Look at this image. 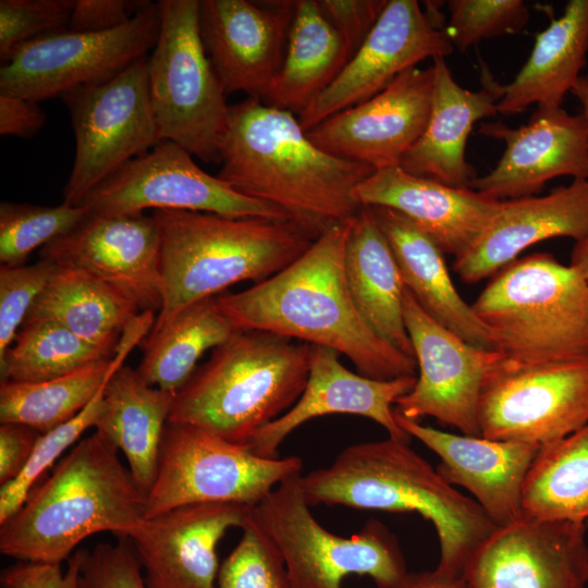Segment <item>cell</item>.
<instances>
[{
    "mask_svg": "<svg viewBox=\"0 0 588 588\" xmlns=\"http://www.w3.org/2000/svg\"><path fill=\"white\" fill-rule=\"evenodd\" d=\"M154 313L138 314L125 328L115 354L68 375L39 381L0 383V422H19L47 433L78 415L151 331Z\"/></svg>",
    "mask_w": 588,
    "mask_h": 588,
    "instance_id": "31",
    "label": "cell"
},
{
    "mask_svg": "<svg viewBox=\"0 0 588 588\" xmlns=\"http://www.w3.org/2000/svg\"><path fill=\"white\" fill-rule=\"evenodd\" d=\"M587 526L522 516L498 527L469 562L467 588H586Z\"/></svg>",
    "mask_w": 588,
    "mask_h": 588,
    "instance_id": "18",
    "label": "cell"
},
{
    "mask_svg": "<svg viewBox=\"0 0 588 588\" xmlns=\"http://www.w3.org/2000/svg\"><path fill=\"white\" fill-rule=\"evenodd\" d=\"M39 256L57 267L85 272L140 313L161 308L160 236L152 215L110 216L89 209Z\"/></svg>",
    "mask_w": 588,
    "mask_h": 588,
    "instance_id": "16",
    "label": "cell"
},
{
    "mask_svg": "<svg viewBox=\"0 0 588 588\" xmlns=\"http://www.w3.org/2000/svg\"><path fill=\"white\" fill-rule=\"evenodd\" d=\"M433 66L412 68L384 89L306 131L327 152L360 162L375 171L397 167L429 120Z\"/></svg>",
    "mask_w": 588,
    "mask_h": 588,
    "instance_id": "19",
    "label": "cell"
},
{
    "mask_svg": "<svg viewBox=\"0 0 588 588\" xmlns=\"http://www.w3.org/2000/svg\"><path fill=\"white\" fill-rule=\"evenodd\" d=\"M302 468L298 456L264 457L197 426L168 421L145 518L195 503L253 507Z\"/></svg>",
    "mask_w": 588,
    "mask_h": 588,
    "instance_id": "10",
    "label": "cell"
},
{
    "mask_svg": "<svg viewBox=\"0 0 588 588\" xmlns=\"http://www.w3.org/2000/svg\"><path fill=\"white\" fill-rule=\"evenodd\" d=\"M56 268L44 259L32 266L0 267V357L13 343Z\"/></svg>",
    "mask_w": 588,
    "mask_h": 588,
    "instance_id": "43",
    "label": "cell"
},
{
    "mask_svg": "<svg viewBox=\"0 0 588 588\" xmlns=\"http://www.w3.org/2000/svg\"><path fill=\"white\" fill-rule=\"evenodd\" d=\"M479 133L505 143L497 166L469 188L494 200L536 196L560 175L588 179V123L583 113L538 107L526 124L483 123Z\"/></svg>",
    "mask_w": 588,
    "mask_h": 588,
    "instance_id": "21",
    "label": "cell"
},
{
    "mask_svg": "<svg viewBox=\"0 0 588 588\" xmlns=\"http://www.w3.org/2000/svg\"><path fill=\"white\" fill-rule=\"evenodd\" d=\"M406 588H467L465 578L453 577L434 569L411 574Z\"/></svg>",
    "mask_w": 588,
    "mask_h": 588,
    "instance_id": "50",
    "label": "cell"
},
{
    "mask_svg": "<svg viewBox=\"0 0 588 588\" xmlns=\"http://www.w3.org/2000/svg\"><path fill=\"white\" fill-rule=\"evenodd\" d=\"M95 431L77 442L24 504L0 524V552L26 562L61 564L87 537H128L145 518L146 494Z\"/></svg>",
    "mask_w": 588,
    "mask_h": 588,
    "instance_id": "4",
    "label": "cell"
},
{
    "mask_svg": "<svg viewBox=\"0 0 588 588\" xmlns=\"http://www.w3.org/2000/svg\"><path fill=\"white\" fill-rule=\"evenodd\" d=\"M66 327L49 319L25 321L0 357L1 381L39 382L112 358Z\"/></svg>",
    "mask_w": 588,
    "mask_h": 588,
    "instance_id": "37",
    "label": "cell"
},
{
    "mask_svg": "<svg viewBox=\"0 0 588 588\" xmlns=\"http://www.w3.org/2000/svg\"><path fill=\"white\" fill-rule=\"evenodd\" d=\"M405 327L418 375L414 388L401 396L394 411L418 420L432 417L468 436H479L477 407L487 372L502 356L471 345L431 318L405 289Z\"/></svg>",
    "mask_w": 588,
    "mask_h": 588,
    "instance_id": "15",
    "label": "cell"
},
{
    "mask_svg": "<svg viewBox=\"0 0 588 588\" xmlns=\"http://www.w3.org/2000/svg\"><path fill=\"white\" fill-rule=\"evenodd\" d=\"M317 2L352 58L377 24L388 0H317Z\"/></svg>",
    "mask_w": 588,
    "mask_h": 588,
    "instance_id": "45",
    "label": "cell"
},
{
    "mask_svg": "<svg viewBox=\"0 0 588 588\" xmlns=\"http://www.w3.org/2000/svg\"><path fill=\"white\" fill-rule=\"evenodd\" d=\"M174 397L175 393L148 384L137 369L124 365L105 387L95 429L123 452L134 481L146 495L157 476Z\"/></svg>",
    "mask_w": 588,
    "mask_h": 588,
    "instance_id": "30",
    "label": "cell"
},
{
    "mask_svg": "<svg viewBox=\"0 0 588 588\" xmlns=\"http://www.w3.org/2000/svg\"><path fill=\"white\" fill-rule=\"evenodd\" d=\"M138 314L136 306L85 272L57 267L25 321L59 322L86 342L115 354L125 328Z\"/></svg>",
    "mask_w": 588,
    "mask_h": 588,
    "instance_id": "34",
    "label": "cell"
},
{
    "mask_svg": "<svg viewBox=\"0 0 588 588\" xmlns=\"http://www.w3.org/2000/svg\"><path fill=\"white\" fill-rule=\"evenodd\" d=\"M160 236L162 305L150 332L242 281L262 282L315 241L290 220L154 210Z\"/></svg>",
    "mask_w": 588,
    "mask_h": 588,
    "instance_id": "5",
    "label": "cell"
},
{
    "mask_svg": "<svg viewBox=\"0 0 588 588\" xmlns=\"http://www.w3.org/2000/svg\"><path fill=\"white\" fill-rule=\"evenodd\" d=\"M81 205L110 216L154 209L290 220L279 208L245 196L218 175H210L195 163L188 151L170 140H160L149 151L126 162L96 186Z\"/></svg>",
    "mask_w": 588,
    "mask_h": 588,
    "instance_id": "14",
    "label": "cell"
},
{
    "mask_svg": "<svg viewBox=\"0 0 588 588\" xmlns=\"http://www.w3.org/2000/svg\"><path fill=\"white\" fill-rule=\"evenodd\" d=\"M395 414L405 432L439 456L440 476L466 489L497 527L523 516L524 482L541 446L449 433Z\"/></svg>",
    "mask_w": 588,
    "mask_h": 588,
    "instance_id": "24",
    "label": "cell"
},
{
    "mask_svg": "<svg viewBox=\"0 0 588 588\" xmlns=\"http://www.w3.org/2000/svg\"><path fill=\"white\" fill-rule=\"evenodd\" d=\"M133 7L125 0H75L68 29L78 33L115 29L135 15L138 10L133 11Z\"/></svg>",
    "mask_w": 588,
    "mask_h": 588,
    "instance_id": "47",
    "label": "cell"
},
{
    "mask_svg": "<svg viewBox=\"0 0 588 588\" xmlns=\"http://www.w3.org/2000/svg\"><path fill=\"white\" fill-rule=\"evenodd\" d=\"M522 511L588 527V424L540 448L524 482Z\"/></svg>",
    "mask_w": 588,
    "mask_h": 588,
    "instance_id": "36",
    "label": "cell"
},
{
    "mask_svg": "<svg viewBox=\"0 0 588 588\" xmlns=\"http://www.w3.org/2000/svg\"><path fill=\"white\" fill-rule=\"evenodd\" d=\"M46 123V114L37 101L0 94V134L30 138Z\"/></svg>",
    "mask_w": 588,
    "mask_h": 588,
    "instance_id": "49",
    "label": "cell"
},
{
    "mask_svg": "<svg viewBox=\"0 0 588 588\" xmlns=\"http://www.w3.org/2000/svg\"><path fill=\"white\" fill-rule=\"evenodd\" d=\"M252 506L195 503L144 518L128 536L149 588H216L217 546Z\"/></svg>",
    "mask_w": 588,
    "mask_h": 588,
    "instance_id": "22",
    "label": "cell"
},
{
    "mask_svg": "<svg viewBox=\"0 0 588 588\" xmlns=\"http://www.w3.org/2000/svg\"><path fill=\"white\" fill-rule=\"evenodd\" d=\"M571 93L578 98L583 106V114L588 123V75H580Z\"/></svg>",
    "mask_w": 588,
    "mask_h": 588,
    "instance_id": "52",
    "label": "cell"
},
{
    "mask_svg": "<svg viewBox=\"0 0 588 588\" xmlns=\"http://www.w3.org/2000/svg\"><path fill=\"white\" fill-rule=\"evenodd\" d=\"M42 433L19 422L0 425V486L14 480L29 461Z\"/></svg>",
    "mask_w": 588,
    "mask_h": 588,
    "instance_id": "48",
    "label": "cell"
},
{
    "mask_svg": "<svg viewBox=\"0 0 588 588\" xmlns=\"http://www.w3.org/2000/svg\"><path fill=\"white\" fill-rule=\"evenodd\" d=\"M75 0H1L0 59L4 64L23 44L69 24Z\"/></svg>",
    "mask_w": 588,
    "mask_h": 588,
    "instance_id": "42",
    "label": "cell"
},
{
    "mask_svg": "<svg viewBox=\"0 0 588 588\" xmlns=\"http://www.w3.org/2000/svg\"><path fill=\"white\" fill-rule=\"evenodd\" d=\"M344 269L357 309L382 340L415 358L403 316L404 282L390 244L370 209L351 221Z\"/></svg>",
    "mask_w": 588,
    "mask_h": 588,
    "instance_id": "29",
    "label": "cell"
},
{
    "mask_svg": "<svg viewBox=\"0 0 588 588\" xmlns=\"http://www.w3.org/2000/svg\"><path fill=\"white\" fill-rule=\"evenodd\" d=\"M75 135V157L63 203L81 205L102 181L161 139L151 107L148 58L112 78L61 96Z\"/></svg>",
    "mask_w": 588,
    "mask_h": 588,
    "instance_id": "11",
    "label": "cell"
},
{
    "mask_svg": "<svg viewBox=\"0 0 588 588\" xmlns=\"http://www.w3.org/2000/svg\"><path fill=\"white\" fill-rule=\"evenodd\" d=\"M569 265L576 268L588 283V237L575 243Z\"/></svg>",
    "mask_w": 588,
    "mask_h": 588,
    "instance_id": "51",
    "label": "cell"
},
{
    "mask_svg": "<svg viewBox=\"0 0 588 588\" xmlns=\"http://www.w3.org/2000/svg\"><path fill=\"white\" fill-rule=\"evenodd\" d=\"M105 387L106 384L78 415L41 434L24 469L14 480L1 486L0 524L24 504L39 478L60 455L74 444L88 428L95 427L103 407Z\"/></svg>",
    "mask_w": 588,
    "mask_h": 588,
    "instance_id": "39",
    "label": "cell"
},
{
    "mask_svg": "<svg viewBox=\"0 0 588 588\" xmlns=\"http://www.w3.org/2000/svg\"><path fill=\"white\" fill-rule=\"evenodd\" d=\"M299 481L310 506L419 514L439 538L437 569L453 577L464 578L476 551L498 528L408 442L391 437L352 444L328 466L301 475Z\"/></svg>",
    "mask_w": 588,
    "mask_h": 588,
    "instance_id": "3",
    "label": "cell"
},
{
    "mask_svg": "<svg viewBox=\"0 0 588 588\" xmlns=\"http://www.w3.org/2000/svg\"><path fill=\"white\" fill-rule=\"evenodd\" d=\"M479 436L547 445L588 424V360L514 364L487 372L477 407Z\"/></svg>",
    "mask_w": 588,
    "mask_h": 588,
    "instance_id": "13",
    "label": "cell"
},
{
    "mask_svg": "<svg viewBox=\"0 0 588 588\" xmlns=\"http://www.w3.org/2000/svg\"><path fill=\"white\" fill-rule=\"evenodd\" d=\"M79 559L75 552L65 573L60 564L26 562L4 568L1 588H78Z\"/></svg>",
    "mask_w": 588,
    "mask_h": 588,
    "instance_id": "46",
    "label": "cell"
},
{
    "mask_svg": "<svg viewBox=\"0 0 588 588\" xmlns=\"http://www.w3.org/2000/svg\"><path fill=\"white\" fill-rule=\"evenodd\" d=\"M313 345L260 330H238L213 348L176 392L168 421L248 444L302 395Z\"/></svg>",
    "mask_w": 588,
    "mask_h": 588,
    "instance_id": "6",
    "label": "cell"
},
{
    "mask_svg": "<svg viewBox=\"0 0 588 588\" xmlns=\"http://www.w3.org/2000/svg\"><path fill=\"white\" fill-rule=\"evenodd\" d=\"M587 51L588 0H571L563 14L537 34L526 63L502 86L498 113H520L531 105L560 108L580 76Z\"/></svg>",
    "mask_w": 588,
    "mask_h": 588,
    "instance_id": "32",
    "label": "cell"
},
{
    "mask_svg": "<svg viewBox=\"0 0 588 588\" xmlns=\"http://www.w3.org/2000/svg\"><path fill=\"white\" fill-rule=\"evenodd\" d=\"M350 58L317 0H298L282 66L260 100L298 115L334 82Z\"/></svg>",
    "mask_w": 588,
    "mask_h": 588,
    "instance_id": "33",
    "label": "cell"
},
{
    "mask_svg": "<svg viewBox=\"0 0 588 588\" xmlns=\"http://www.w3.org/2000/svg\"><path fill=\"white\" fill-rule=\"evenodd\" d=\"M160 29L156 4H145L124 25L102 33L68 28L20 46L0 69V94L34 101L106 82L154 48Z\"/></svg>",
    "mask_w": 588,
    "mask_h": 588,
    "instance_id": "12",
    "label": "cell"
},
{
    "mask_svg": "<svg viewBox=\"0 0 588 588\" xmlns=\"http://www.w3.org/2000/svg\"><path fill=\"white\" fill-rule=\"evenodd\" d=\"M157 8L160 29L148 83L159 137L220 163L230 106L201 39L199 0H160Z\"/></svg>",
    "mask_w": 588,
    "mask_h": 588,
    "instance_id": "9",
    "label": "cell"
},
{
    "mask_svg": "<svg viewBox=\"0 0 588 588\" xmlns=\"http://www.w3.org/2000/svg\"><path fill=\"white\" fill-rule=\"evenodd\" d=\"M444 32L454 48L465 51L483 39L522 30L530 12L522 0H450Z\"/></svg>",
    "mask_w": 588,
    "mask_h": 588,
    "instance_id": "41",
    "label": "cell"
},
{
    "mask_svg": "<svg viewBox=\"0 0 588 588\" xmlns=\"http://www.w3.org/2000/svg\"><path fill=\"white\" fill-rule=\"evenodd\" d=\"M354 196L362 207H385L404 215L454 258L478 243L501 203L471 188L413 175L399 166L376 170Z\"/></svg>",
    "mask_w": 588,
    "mask_h": 588,
    "instance_id": "25",
    "label": "cell"
},
{
    "mask_svg": "<svg viewBox=\"0 0 588 588\" xmlns=\"http://www.w3.org/2000/svg\"><path fill=\"white\" fill-rule=\"evenodd\" d=\"M237 331L220 310L216 296L194 303L149 332L137 371L148 384L176 394L193 376L201 355Z\"/></svg>",
    "mask_w": 588,
    "mask_h": 588,
    "instance_id": "35",
    "label": "cell"
},
{
    "mask_svg": "<svg viewBox=\"0 0 588 588\" xmlns=\"http://www.w3.org/2000/svg\"><path fill=\"white\" fill-rule=\"evenodd\" d=\"M454 50L444 29L434 25L416 0H388L377 24L334 82L301 114L310 130L332 114L384 89L403 72L427 58Z\"/></svg>",
    "mask_w": 588,
    "mask_h": 588,
    "instance_id": "17",
    "label": "cell"
},
{
    "mask_svg": "<svg viewBox=\"0 0 588 588\" xmlns=\"http://www.w3.org/2000/svg\"><path fill=\"white\" fill-rule=\"evenodd\" d=\"M471 307L506 362L588 360V283L549 253L502 268Z\"/></svg>",
    "mask_w": 588,
    "mask_h": 588,
    "instance_id": "7",
    "label": "cell"
},
{
    "mask_svg": "<svg viewBox=\"0 0 588 588\" xmlns=\"http://www.w3.org/2000/svg\"><path fill=\"white\" fill-rule=\"evenodd\" d=\"M117 543H98L76 551L79 559L78 588H149L142 564L128 537Z\"/></svg>",
    "mask_w": 588,
    "mask_h": 588,
    "instance_id": "44",
    "label": "cell"
},
{
    "mask_svg": "<svg viewBox=\"0 0 588 588\" xmlns=\"http://www.w3.org/2000/svg\"><path fill=\"white\" fill-rule=\"evenodd\" d=\"M432 66L434 82L428 123L399 167L419 177L469 188L477 175L465 158L467 139L477 121L498 113L503 84L482 62L479 90L461 87L445 58L433 59Z\"/></svg>",
    "mask_w": 588,
    "mask_h": 588,
    "instance_id": "27",
    "label": "cell"
},
{
    "mask_svg": "<svg viewBox=\"0 0 588 588\" xmlns=\"http://www.w3.org/2000/svg\"><path fill=\"white\" fill-rule=\"evenodd\" d=\"M340 354L330 347L313 345L309 375L296 403L261 428L247 444L256 454L277 457L284 439L316 417L348 414L369 418L383 427L389 437L408 442L411 436L399 425L393 408L408 393L416 377L376 380L344 367Z\"/></svg>",
    "mask_w": 588,
    "mask_h": 588,
    "instance_id": "23",
    "label": "cell"
},
{
    "mask_svg": "<svg viewBox=\"0 0 588 588\" xmlns=\"http://www.w3.org/2000/svg\"><path fill=\"white\" fill-rule=\"evenodd\" d=\"M89 211L84 205L0 204L1 266H23L28 255L72 230Z\"/></svg>",
    "mask_w": 588,
    "mask_h": 588,
    "instance_id": "38",
    "label": "cell"
},
{
    "mask_svg": "<svg viewBox=\"0 0 588 588\" xmlns=\"http://www.w3.org/2000/svg\"><path fill=\"white\" fill-rule=\"evenodd\" d=\"M555 237H588V179H574L544 196L502 200L491 226L453 269L467 284L491 278L528 247Z\"/></svg>",
    "mask_w": 588,
    "mask_h": 588,
    "instance_id": "26",
    "label": "cell"
},
{
    "mask_svg": "<svg viewBox=\"0 0 588 588\" xmlns=\"http://www.w3.org/2000/svg\"><path fill=\"white\" fill-rule=\"evenodd\" d=\"M299 475L278 485L252 509V517L280 551L292 588H342L348 575L378 588H406L411 574L396 537L370 519L355 535L324 528L310 512Z\"/></svg>",
    "mask_w": 588,
    "mask_h": 588,
    "instance_id": "8",
    "label": "cell"
},
{
    "mask_svg": "<svg viewBox=\"0 0 588 588\" xmlns=\"http://www.w3.org/2000/svg\"><path fill=\"white\" fill-rule=\"evenodd\" d=\"M368 208L390 244L405 289L418 305L467 343L493 350L486 327L456 290L440 246L404 215L385 207Z\"/></svg>",
    "mask_w": 588,
    "mask_h": 588,
    "instance_id": "28",
    "label": "cell"
},
{
    "mask_svg": "<svg viewBox=\"0 0 588 588\" xmlns=\"http://www.w3.org/2000/svg\"><path fill=\"white\" fill-rule=\"evenodd\" d=\"M351 221L321 234L269 279L217 296V304L238 330L267 331L333 348L367 378L415 377L416 359L377 335L352 297L344 269Z\"/></svg>",
    "mask_w": 588,
    "mask_h": 588,
    "instance_id": "2",
    "label": "cell"
},
{
    "mask_svg": "<svg viewBox=\"0 0 588 588\" xmlns=\"http://www.w3.org/2000/svg\"><path fill=\"white\" fill-rule=\"evenodd\" d=\"M242 537L223 561L216 588H292L284 560L252 513Z\"/></svg>",
    "mask_w": 588,
    "mask_h": 588,
    "instance_id": "40",
    "label": "cell"
},
{
    "mask_svg": "<svg viewBox=\"0 0 588 588\" xmlns=\"http://www.w3.org/2000/svg\"><path fill=\"white\" fill-rule=\"evenodd\" d=\"M296 1L201 0L200 35L225 94L261 99L280 71Z\"/></svg>",
    "mask_w": 588,
    "mask_h": 588,
    "instance_id": "20",
    "label": "cell"
},
{
    "mask_svg": "<svg viewBox=\"0 0 588 588\" xmlns=\"http://www.w3.org/2000/svg\"><path fill=\"white\" fill-rule=\"evenodd\" d=\"M218 176L268 203L317 240L352 220L356 187L375 170L317 146L293 113L247 98L230 106Z\"/></svg>",
    "mask_w": 588,
    "mask_h": 588,
    "instance_id": "1",
    "label": "cell"
}]
</instances>
